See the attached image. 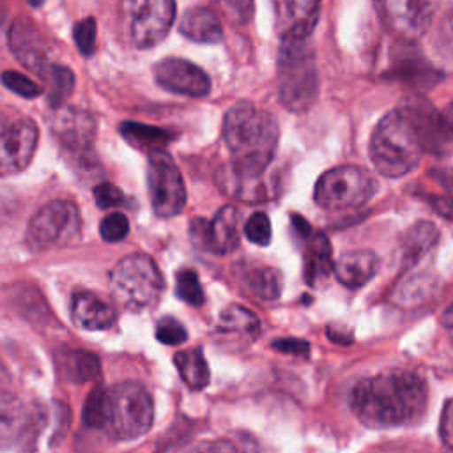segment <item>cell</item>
<instances>
[{
	"label": "cell",
	"mask_w": 453,
	"mask_h": 453,
	"mask_svg": "<svg viewBox=\"0 0 453 453\" xmlns=\"http://www.w3.org/2000/svg\"><path fill=\"white\" fill-rule=\"evenodd\" d=\"M449 140L434 106L425 99H409L377 122L370 154L382 175L396 179L414 170L425 152H439Z\"/></svg>",
	"instance_id": "obj_1"
},
{
	"label": "cell",
	"mask_w": 453,
	"mask_h": 453,
	"mask_svg": "<svg viewBox=\"0 0 453 453\" xmlns=\"http://www.w3.org/2000/svg\"><path fill=\"white\" fill-rule=\"evenodd\" d=\"M428 405L426 382L414 372L388 370L359 380L350 393V409L370 428L418 425Z\"/></svg>",
	"instance_id": "obj_2"
},
{
	"label": "cell",
	"mask_w": 453,
	"mask_h": 453,
	"mask_svg": "<svg viewBox=\"0 0 453 453\" xmlns=\"http://www.w3.org/2000/svg\"><path fill=\"white\" fill-rule=\"evenodd\" d=\"M223 138L232 154V170L264 175L276 154L280 129L269 111L242 101L225 113Z\"/></svg>",
	"instance_id": "obj_3"
},
{
	"label": "cell",
	"mask_w": 453,
	"mask_h": 453,
	"mask_svg": "<svg viewBox=\"0 0 453 453\" xmlns=\"http://www.w3.org/2000/svg\"><path fill=\"white\" fill-rule=\"evenodd\" d=\"M319 94L315 53L308 39H281L278 53V97L296 113L306 111Z\"/></svg>",
	"instance_id": "obj_4"
},
{
	"label": "cell",
	"mask_w": 453,
	"mask_h": 453,
	"mask_svg": "<svg viewBox=\"0 0 453 453\" xmlns=\"http://www.w3.org/2000/svg\"><path fill=\"white\" fill-rule=\"evenodd\" d=\"M154 419V402L138 382H120L106 389L101 430L115 441H134L147 434Z\"/></svg>",
	"instance_id": "obj_5"
},
{
	"label": "cell",
	"mask_w": 453,
	"mask_h": 453,
	"mask_svg": "<svg viewBox=\"0 0 453 453\" xmlns=\"http://www.w3.org/2000/svg\"><path fill=\"white\" fill-rule=\"evenodd\" d=\"M110 292L124 310L143 311L159 303L165 292V278L149 255L131 253L111 269Z\"/></svg>",
	"instance_id": "obj_6"
},
{
	"label": "cell",
	"mask_w": 453,
	"mask_h": 453,
	"mask_svg": "<svg viewBox=\"0 0 453 453\" xmlns=\"http://www.w3.org/2000/svg\"><path fill=\"white\" fill-rule=\"evenodd\" d=\"M377 191L375 179L363 168L343 165L322 173L315 184L317 205L329 211H345L365 205Z\"/></svg>",
	"instance_id": "obj_7"
},
{
	"label": "cell",
	"mask_w": 453,
	"mask_h": 453,
	"mask_svg": "<svg viewBox=\"0 0 453 453\" xmlns=\"http://www.w3.org/2000/svg\"><path fill=\"white\" fill-rule=\"evenodd\" d=\"M120 21L134 48L159 44L175 21V0H120Z\"/></svg>",
	"instance_id": "obj_8"
},
{
	"label": "cell",
	"mask_w": 453,
	"mask_h": 453,
	"mask_svg": "<svg viewBox=\"0 0 453 453\" xmlns=\"http://www.w3.org/2000/svg\"><path fill=\"white\" fill-rule=\"evenodd\" d=\"M81 228L80 209L71 200H51L30 219L27 244L32 251L62 248L78 237Z\"/></svg>",
	"instance_id": "obj_9"
},
{
	"label": "cell",
	"mask_w": 453,
	"mask_h": 453,
	"mask_svg": "<svg viewBox=\"0 0 453 453\" xmlns=\"http://www.w3.org/2000/svg\"><path fill=\"white\" fill-rule=\"evenodd\" d=\"M147 188L152 209L159 218L177 216L184 209L186 186L182 173L163 149L149 154Z\"/></svg>",
	"instance_id": "obj_10"
},
{
	"label": "cell",
	"mask_w": 453,
	"mask_h": 453,
	"mask_svg": "<svg viewBox=\"0 0 453 453\" xmlns=\"http://www.w3.org/2000/svg\"><path fill=\"white\" fill-rule=\"evenodd\" d=\"M37 142L39 127L30 117L0 111V175L23 172L34 159Z\"/></svg>",
	"instance_id": "obj_11"
},
{
	"label": "cell",
	"mask_w": 453,
	"mask_h": 453,
	"mask_svg": "<svg viewBox=\"0 0 453 453\" xmlns=\"http://www.w3.org/2000/svg\"><path fill=\"white\" fill-rule=\"evenodd\" d=\"M441 0H375L386 28L403 42L419 39L432 25Z\"/></svg>",
	"instance_id": "obj_12"
},
{
	"label": "cell",
	"mask_w": 453,
	"mask_h": 453,
	"mask_svg": "<svg viewBox=\"0 0 453 453\" xmlns=\"http://www.w3.org/2000/svg\"><path fill=\"white\" fill-rule=\"evenodd\" d=\"M154 78L159 87L172 94L202 97L211 90V80L203 69L184 58H163L154 65Z\"/></svg>",
	"instance_id": "obj_13"
},
{
	"label": "cell",
	"mask_w": 453,
	"mask_h": 453,
	"mask_svg": "<svg viewBox=\"0 0 453 453\" xmlns=\"http://www.w3.org/2000/svg\"><path fill=\"white\" fill-rule=\"evenodd\" d=\"M7 41L16 60L28 71L44 78L53 62L50 60V48L44 37L30 23V19L18 18L12 21Z\"/></svg>",
	"instance_id": "obj_14"
},
{
	"label": "cell",
	"mask_w": 453,
	"mask_h": 453,
	"mask_svg": "<svg viewBox=\"0 0 453 453\" xmlns=\"http://www.w3.org/2000/svg\"><path fill=\"white\" fill-rule=\"evenodd\" d=\"M55 110L51 129L58 142L74 152L90 149L96 138V120L92 113L74 106H58Z\"/></svg>",
	"instance_id": "obj_15"
},
{
	"label": "cell",
	"mask_w": 453,
	"mask_h": 453,
	"mask_svg": "<svg viewBox=\"0 0 453 453\" xmlns=\"http://www.w3.org/2000/svg\"><path fill=\"white\" fill-rule=\"evenodd\" d=\"M32 425V411L16 395L0 389V449L19 444Z\"/></svg>",
	"instance_id": "obj_16"
},
{
	"label": "cell",
	"mask_w": 453,
	"mask_h": 453,
	"mask_svg": "<svg viewBox=\"0 0 453 453\" xmlns=\"http://www.w3.org/2000/svg\"><path fill=\"white\" fill-rule=\"evenodd\" d=\"M379 271V257L370 250H354L340 255L334 262V276L336 280L350 288H361L366 285Z\"/></svg>",
	"instance_id": "obj_17"
},
{
	"label": "cell",
	"mask_w": 453,
	"mask_h": 453,
	"mask_svg": "<svg viewBox=\"0 0 453 453\" xmlns=\"http://www.w3.org/2000/svg\"><path fill=\"white\" fill-rule=\"evenodd\" d=\"M320 0H283L280 39H310L319 21Z\"/></svg>",
	"instance_id": "obj_18"
},
{
	"label": "cell",
	"mask_w": 453,
	"mask_h": 453,
	"mask_svg": "<svg viewBox=\"0 0 453 453\" xmlns=\"http://www.w3.org/2000/svg\"><path fill=\"white\" fill-rule=\"evenodd\" d=\"M71 317L76 326L87 331L108 329L115 322V311L92 292H76L71 299Z\"/></svg>",
	"instance_id": "obj_19"
},
{
	"label": "cell",
	"mask_w": 453,
	"mask_h": 453,
	"mask_svg": "<svg viewBox=\"0 0 453 453\" xmlns=\"http://www.w3.org/2000/svg\"><path fill=\"white\" fill-rule=\"evenodd\" d=\"M207 250L226 255L239 244V212L234 205L221 207L212 221L203 228Z\"/></svg>",
	"instance_id": "obj_20"
},
{
	"label": "cell",
	"mask_w": 453,
	"mask_h": 453,
	"mask_svg": "<svg viewBox=\"0 0 453 453\" xmlns=\"http://www.w3.org/2000/svg\"><path fill=\"white\" fill-rule=\"evenodd\" d=\"M304 239V280L310 287H320L334 269L333 250L322 232H310Z\"/></svg>",
	"instance_id": "obj_21"
},
{
	"label": "cell",
	"mask_w": 453,
	"mask_h": 453,
	"mask_svg": "<svg viewBox=\"0 0 453 453\" xmlns=\"http://www.w3.org/2000/svg\"><path fill=\"white\" fill-rule=\"evenodd\" d=\"M179 32L200 44H214L223 37V28L218 14L209 7H191L179 19Z\"/></svg>",
	"instance_id": "obj_22"
},
{
	"label": "cell",
	"mask_w": 453,
	"mask_h": 453,
	"mask_svg": "<svg viewBox=\"0 0 453 453\" xmlns=\"http://www.w3.org/2000/svg\"><path fill=\"white\" fill-rule=\"evenodd\" d=\"M119 133L136 149L140 150H147L149 154L154 150H161L165 149L172 140H173V133L165 129V127H157V126H147L142 122H122L119 126Z\"/></svg>",
	"instance_id": "obj_23"
},
{
	"label": "cell",
	"mask_w": 453,
	"mask_h": 453,
	"mask_svg": "<svg viewBox=\"0 0 453 453\" xmlns=\"http://www.w3.org/2000/svg\"><path fill=\"white\" fill-rule=\"evenodd\" d=\"M180 379L189 389H203L209 384V366L200 347L180 350L173 356Z\"/></svg>",
	"instance_id": "obj_24"
},
{
	"label": "cell",
	"mask_w": 453,
	"mask_h": 453,
	"mask_svg": "<svg viewBox=\"0 0 453 453\" xmlns=\"http://www.w3.org/2000/svg\"><path fill=\"white\" fill-rule=\"evenodd\" d=\"M439 241V230L430 221H418L403 237V262L416 264L421 260Z\"/></svg>",
	"instance_id": "obj_25"
},
{
	"label": "cell",
	"mask_w": 453,
	"mask_h": 453,
	"mask_svg": "<svg viewBox=\"0 0 453 453\" xmlns=\"http://www.w3.org/2000/svg\"><path fill=\"white\" fill-rule=\"evenodd\" d=\"M60 368L67 380L85 384L99 375V359L87 350H64Z\"/></svg>",
	"instance_id": "obj_26"
},
{
	"label": "cell",
	"mask_w": 453,
	"mask_h": 453,
	"mask_svg": "<svg viewBox=\"0 0 453 453\" xmlns=\"http://www.w3.org/2000/svg\"><path fill=\"white\" fill-rule=\"evenodd\" d=\"M432 51L441 67L453 71V5L439 19L432 37Z\"/></svg>",
	"instance_id": "obj_27"
},
{
	"label": "cell",
	"mask_w": 453,
	"mask_h": 453,
	"mask_svg": "<svg viewBox=\"0 0 453 453\" xmlns=\"http://www.w3.org/2000/svg\"><path fill=\"white\" fill-rule=\"evenodd\" d=\"M219 324H221V329L235 331L248 338H257L260 333L258 317L251 310H248L241 304L226 306L219 315Z\"/></svg>",
	"instance_id": "obj_28"
},
{
	"label": "cell",
	"mask_w": 453,
	"mask_h": 453,
	"mask_svg": "<svg viewBox=\"0 0 453 453\" xmlns=\"http://www.w3.org/2000/svg\"><path fill=\"white\" fill-rule=\"evenodd\" d=\"M48 81V104L51 108H58L65 103V99L74 90V74L69 67L60 64H51L48 73L42 78Z\"/></svg>",
	"instance_id": "obj_29"
},
{
	"label": "cell",
	"mask_w": 453,
	"mask_h": 453,
	"mask_svg": "<svg viewBox=\"0 0 453 453\" xmlns=\"http://www.w3.org/2000/svg\"><path fill=\"white\" fill-rule=\"evenodd\" d=\"M248 288L262 301H274L281 294L280 274L273 267H255L246 274Z\"/></svg>",
	"instance_id": "obj_30"
},
{
	"label": "cell",
	"mask_w": 453,
	"mask_h": 453,
	"mask_svg": "<svg viewBox=\"0 0 453 453\" xmlns=\"http://www.w3.org/2000/svg\"><path fill=\"white\" fill-rule=\"evenodd\" d=\"M175 294L180 301L191 306H202L205 301L198 274L193 269H182L175 274Z\"/></svg>",
	"instance_id": "obj_31"
},
{
	"label": "cell",
	"mask_w": 453,
	"mask_h": 453,
	"mask_svg": "<svg viewBox=\"0 0 453 453\" xmlns=\"http://www.w3.org/2000/svg\"><path fill=\"white\" fill-rule=\"evenodd\" d=\"M96 35H97V23L92 16L83 18L73 28V37L78 51L83 57H92L96 51Z\"/></svg>",
	"instance_id": "obj_32"
},
{
	"label": "cell",
	"mask_w": 453,
	"mask_h": 453,
	"mask_svg": "<svg viewBox=\"0 0 453 453\" xmlns=\"http://www.w3.org/2000/svg\"><path fill=\"white\" fill-rule=\"evenodd\" d=\"M0 80L9 90H12L14 94H18L21 97L34 99L42 94V87L39 83H35L34 80H30L28 76H25L18 71H4Z\"/></svg>",
	"instance_id": "obj_33"
},
{
	"label": "cell",
	"mask_w": 453,
	"mask_h": 453,
	"mask_svg": "<svg viewBox=\"0 0 453 453\" xmlns=\"http://www.w3.org/2000/svg\"><path fill=\"white\" fill-rule=\"evenodd\" d=\"M104 395L106 389L104 388H96L94 391H90V395L87 396L85 403H83V423L90 428H99L103 426V419H104Z\"/></svg>",
	"instance_id": "obj_34"
},
{
	"label": "cell",
	"mask_w": 453,
	"mask_h": 453,
	"mask_svg": "<svg viewBox=\"0 0 453 453\" xmlns=\"http://www.w3.org/2000/svg\"><path fill=\"white\" fill-rule=\"evenodd\" d=\"M244 235L248 237V241H251L253 244L258 246H267L271 242V221L267 218L265 212H253L246 225H244Z\"/></svg>",
	"instance_id": "obj_35"
},
{
	"label": "cell",
	"mask_w": 453,
	"mask_h": 453,
	"mask_svg": "<svg viewBox=\"0 0 453 453\" xmlns=\"http://www.w3.org/2000/svg\"><path fill=\"white\" fill-rule=\"evenodd\" d=\"M99 234L106 242H119L129 234V221L124 212H110L99 223Z\"/></svg>",
	"instance_id": "obj_36"
},
{
	"label": "cell",
	"mask_w": 453,
	"mask_h": 453,
	"mask_svg": "<svg viewBox=\"0 0 453 453\" xmlns=\"http://www.w3.org/2000/svg\"><path fill=\"white\" fill-rule=\"evenodd\" d=\"M156 338L165 345H179L188 340V331L173 317H163L156 324Z\"/></svg>",
	"instance_id": "obj_37"
},
{
	"label": "cell",
	"mask_w": 453,
	"mask_h": 453,
	"mask_svg": "<svg viewBox=\"0 0 453 453\" xmlns=\"http://www.w3.org/2000/svg\"><path fill=\"white\" fill-rule=\"evenodd\" d=\"M221 11L235 23H248L253 16V0H218Z\"/></svg>",
	"instance_id": "obj_38"
},
{
	"label": "cell",
	"mask_w": 453,
	"mask_h": 453,
	"mask_svg": "<svg viewBox=\"0 0 453 453\" xmlns=\"http://www.w3.org/2000/svg\"><path fill=\"white\" fill-rule=\"evenodd\" d=\"M94 198L99 209H111L124 202V193L111 182H101L94 188Z\"/></svg>",
	"instance_id": "obj_39"
},
{
	"label": "cell",
	"mask_w": 453,
	"mask_h": 453,
	"mask_svg": "<svg viewBox=\"0 0 453 453\" xmlns=\"http://www.w3.org/2000/svg\"><path fill=\"white\" fill-rule=\"evenodd\" d=\"M439 434L448 449H453V398L446 402L441 416Z\"/></svg>",
	"instance_id": "obj_40"
},
{
	"label": "cell",
	"mask_w": 453,
	"mask_h": 453,
	"mask_svg": "<svg viewBox=\"0 0 453 453\" xmlns=\"http://www.w3.org/2000/svg\"><path fill=\"white\" fill-rule=\"evenodd\" d=\"M273 349L283 352V354H294V356H306L310 352V343L299 338H278L273 342Z\"/></svg>",
	"instance_id": "obj_41"
},
{
	"label": "cell",
	"mask_w": 453,
	"mask_h": 453,
	"mask_svg": "<svg viewBox=\"0 0 453 453\" xmlns=\"http://www.w3.org/2000/svg\"><path fill=\"white\" fill-rule=\"evenodd\" d=\"M441 117H442V122H444V127H446L448 134H449L451 140H453V103H449V104L446 106V110L441 113Z\"/></svg>",
	"instance_id": "obj_42"
},
{
	"label": "cell",
	"mask_w": 453,
	"mask_h": 453,
	"mask_svg": "<svg viewBox=\"0 0 453 453\" xmlns=\"http://www.w3.org/2000/svg\"><path fill=\"white\" fill-rule=\"evenodd\" d=\"M441 322H442L446 333H448V334L451 336V340H453V304H449V306L444 310V313H442V317H441Z\"/></svg>",
	"instance_id": "obj_43"
},
{
	"label": "cell",
	"mask_w": 453,
	"mask_h": 453,
	"mask_svg": "<svg viewBox=\"0 0 453 453\" xmlns=\"http://www.w3.org/2000/svg\"><path fill=\"white\" fill-rule=\"evenodd\" d=\"M27 4H30L32 7H41L44 4V0H25Z\"/></svg>",
	"instance_id": "obj_44"
}]
</instances>
